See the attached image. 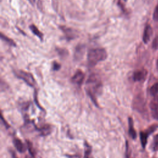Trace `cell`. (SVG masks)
Wrapping results in <instances>:
<instances>
[{"mask_svg":"<svg viewBox=\"0 0 158 158\" xmlns=\"http://www.w3.org/2000/svg\"><path fill=\"white\" fill-rule=\"evenodd\" d=\"M102 84L96 74L91 75L86 82V91L93 102L97 105L96 96L101 93Z\"/></svg>","mask_w":158,"mask_h":158,"instance_id":"obj_1","label":"cell"},{"mask_svg":"<svg viewBox=\"0 0 158 158\" xmlns=\"http://www.w3.org/2000/svg\"><path fill=\"white\" fill-rule=\"evenodd\" d=\"M107 57V53L104 48L91 49L87 54V60L89 66L93 67L101 61L106 60Z\"/></svg>","mask_w":158,"mask_h":158,"instance_id":"obj_2","label":"cell"},{"mask_svg":"<svg viewBox=\"0 0 158 158\" xmlns=\"http://www.w3.org/2000/svg\"><path fill=\"white\" fill-rule=\"evenodd\" d=\"M14 73L17 78L23 80L28 86L31 87H33L35 86V80L31 73L22 70H15Z\"/></svg>","mask_w":158,"mask_h":158,"instance_id":"obj_3","label":"cell"},{"mask_svg":"<svg viewBox=\"0 0 158 158\" xmlns=\"http://www.w3.org/2000/svg\"><path fill=\"white\" fill-rule=\"evenodd\" d=\"M150 109L152 117L158 120V96H156L150 102Z\"/></svg>","mask_w":158,"mask_h":158,"instance_id":"obj_4","label":"cell"},{"mask_svg":"<svg viewBox=\"0 0 158 158\" xmlns=\"http://www.w3.org/2000/svg\"><path fill=\"white\" fill-rule=\"evenodd\" d=\"M60 28L64 32L65 38L68 40H73V39L75 38L77 36V31L74 29H73V28H68V27H65V26L60 27Z\"/></svg>","mask_w":158,"mask_h":158,"instance_id":"obj_5","label":"cell"},{"mask_svg":"<svg viewBox=\"0 0 158 158\" xmlns=\"http://www.w3.org/2000/svg\"><path fill=\"white\" fill-rule=\"evenodd\" d=\"M147 76V71L145 69H139L136 70L133 75V79L135 81H143Z\"/></svg>","mask_w":158,"mask_h":158,"instance_id":"obj_6","label":"cell"},{"mask_svg":"<svg viewBox=\"0 0 158 158\" xmlns=\"http://www.w3.org/2000/svg\"><path fill=\"white\" fill-rule=\"evenodd\" d=\"M84 78L85 74L83 73V72L80 70H78L73 75L72 78V81L74 84L80 85L83 83Z\"/></svg>","mask_w":158,"mask_h":158,"instance_id":"obj_7","label":"cell"},{"mask_svg":"<svg viewBox=\"0 0 158 158\" xmlns=\"http://www.w3.org/2000/svg\"><path fill=\"white\" fill-rule=\"evenodd\" d=\"M152 33V30L151 27L149 25H147L144 30L143 35V40L144 43H148L150 40V38Z\"/></svg>","mask_w":158,"mask_h":158,"instance_id":"obj_8","label":"cell"},{"mask_svg":"<svg viewBox=\"0 0 158 158\" xmlns=\"http://www.w3.org/2000/svg\"><path fill=\"white\" fill-rule=\"evenodd\" d=\"M13 143H14V145L16 149L19 152L23 153L26 151V147L20 139H19L18 138H14L13 139Z\"/></svg>","mask_w":158,"mask_h":158,"instance_id":"obj_9","label":"cell"},{"mask_svg":"<svg viewBox=\"0 0 158 158\" xmlns=\"http://www.w3.org/2000/svg\"><path fill=\"white\" fill-rule=\"evenodd\" d=\"M85 52V46L83 45L79 44L76 47L74 57L77 60H80Z\"/></svg>","mask_w":158,"mask_h":158,"instance_id":"obj_10","label":"cell"},{"mask_svg":"<svg viewBox=\"0 0 158 158\" xmlns=\"http://www.w3.org/2000/svg\"><path fill=\"white\" fill-rule=\"evenodd\" d=\"M128 124H129V129H128L129 135L133 139H135V138L136 137V133L133 127V120L130 117L128 119Z\"/></svg>","mask_w":158,"mask_h":158,"instance_id":"obj_11","label":"cell"},{"mask_svg":"<svg viewBox=\"0 0 158 158\" xmlns=\"http://www.w3.org/2000/svg\"><path fill=\"white\" fill-rule=\"evenodd\" d=\"M30 29L32 31V33L35 35L36 36H38L40 39L43 40V34L40 31V30L37 28V27L33 24L30 25Z\"/></svg>","mask_w":158,"mask_h":158,"instance_id":"obj_12","label":"cell"},{"mask_svg":"<svg viewBox=\"0 0 158 158\" xmlns=\"http://www.w3.org/2000/svg\"><path fill=\"white\" fill-rule=\"evenodd\" d=\"M149 133V132H147V131H141L140 133V140H141V143L143 148H144L145 146L146 145Z\"/></svg>","mask_w":158,"mask_h":158,"instance_id":"obj_13","label":"cell"},{"mask_svg":"<svg viewBox=\"0 0 158 158\" xmlns=\"http://www.w3.org/2000/svg\"><path fill=\"white\" fill-rule=\"evenodd\" d=\"M1 40H2L3 41L6 42L7 44H9L10 46H15V45H16L15 43L12 39L8 38L7 36L4 35L2 33H1Z\"/></svg>","mask_w":158,"mask_h":158,"instance_id":"obj_14","label":"cell"},{"mask_svg":"<svg viewBox=\"0 0 158 158\" xmlns=\"http://www.w3.org/2000/svg\"><path fill=\"white\" fill-rule=\"evenodd\" d=\"M150 93L151 95L156 96L158 94V82L155 83L150 88Z\"/></svg>","mask_w":158,"mask_h":158,"instance_id":"obj_15","label":"cell"},{"mask_svg":"<svg viewBox=\"0 0 158 158\" xmlns=\"http://www.w3.org/2000/svg\"><path fill=\"white\" fill-rule=\"evenodd\" d=\"M91 149L89 145L85 143V158H93L91 155Z\"/></svg>","mask_w":158,"mask_h":158,"instance_id":"obj_16","label":"cell"},{"mask_svg":"<svg viewBox=\"0 0 158 158\" xmlns=\"http://www.w3.org/2000/svg\"><path fill=\"white\" fill-rule=\"evenodd\" d=\"M152 148L154 151H158V134L156 135L153 138Z\"/></svg>","mask_w":158,"mask_h":158,"instance_id":"obj_17","label":"cell"},{"mask_svg":"<svg viewBox=\"0 0 158 158\" xmlns=\"http://www.w3.org/2000/svg\"><path fill=\"white\" fill-rule=\"evenodd\" d=\"M153 19L155 21H158V3L156 6V8L153 13Z\"/></svg>","mask_w":158,"mask_h":158,"instance_id":"obj_18","label":"cell"},{"mask_svg":"<svg viewBox=\"0 0 158 158\" xmlns=\"http://www.w3.org/2000/svg\"><path fill=\"white\" fill-rule=\"evenodd\" d=\"M52 68H53V70H56V71L59 70L60 69V65L59 63H57V62L55 61V62H53Z\"/></svg>","mask_w":158,"mask_h":158,"instance_id":"obj_19","label":"cell"},{"mask_svg":"<svg viewBox=\"0 0 158 158\" xmlns=\"http://www.w3.org/2000/svg\"><path fill=\"white\" fill-rule=\"evenodd\" d=\"M145 3H147V4H149V3H151L152 0H143Z\"/></svg>","mask_w":158,"mask_h":158,"instance_id":"obj_20","label":"cell"},{"mask_svg":"<svg viewBox=\"0 0 158 158\" xmlns=\"http://www.w3.org/2000/svg\"><path fill=\"white\" fill-rule=\"evenodd\" d=\"M28 1H29V2H30L31 4H33L34 2H35V0H28Z\"/></svg>","mask_w":158,"mask_h":158,"instance_id":"obj_21","label":"cell"},{"mask_svg":"<svg viewBox=\"0 0 158 158\" xmlns=\"http://www.w3.org/2000/svg\"><path fill=\"white\" fill-rule=\"evenodd\" d=\"M156 67H157V70H158V60H157V63H156Z\"/></svg>","mask_w":158,"mask_h":158,"instance_id":"obj_22","label":"cell"},{"mask_svg":"<svg viewBox=\"0 0 158 158\" xmlns=\"http://www.w3.org/2000/svg\"><path fill=\"white\" fill-rule=\"evenodd\" d=\"M123 1H127V0H123Z\"/></svg>","mask_w":158,"mask_h":158,"instance_id":"obj_23","label":"cell"}]
</instances>
